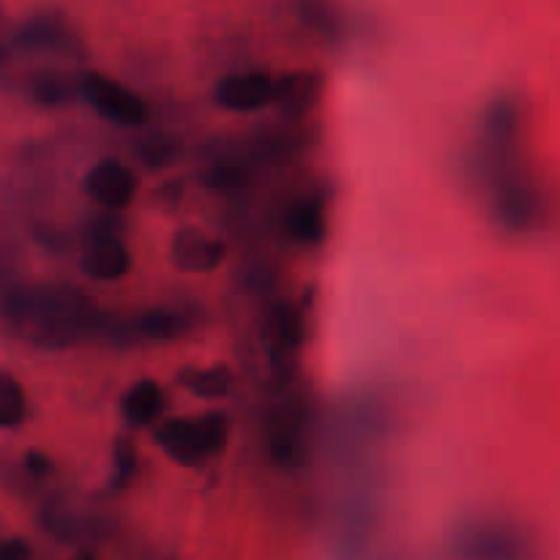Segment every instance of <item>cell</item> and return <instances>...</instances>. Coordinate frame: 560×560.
Wrapping results in <instances>:
<instances>
[{
  "instance_id": "cell-5",
  "label": "cell",
  "mask_w": 560,
  "mask_h": 560,
  "mask_svg": "<svg viewBox=\"0 0 560 560\" xmlns=\"http://www.w3.org/2000/svg\"><path fill=\"white\" fill-rule=\"evenodd\" d=\"M170 257H173L175 268L186 273H211L228 257V246L213 235L202 233L200 228H180L173 235V246H170Z\"/></svg>"
},
{
  "instance_id": "cell-20",
  "label": "cell",
  "mask_w": 560,
  "mask_h": 560,
  "mask_svg": "<svg viewBox=\"0 0 560 560\" xmlns=\"http://www.w3.org/2000/svg\"><path fill=\"white\" fill-rule=\"evenodd\" d=\"M22 42H25V47L58 49L60 42H63V33H60L58 22L36 20L33 25H27L25 31H22Z\"/></svg>"
},
{
  "instance_id": "cell-11",
  "label": "cell",
  "mask_w": 560,
  "mask_h": 560,
  "mask_svg": "<svg viewBox=\"0 0 560 560\" xmlns=\"http://www.w3.org/2000/svg\"><path fill=\"white\" fill-rule=\"evenodd\" d=\"M288 230L299 244L317 246L326 238V213L320 197H301L288 213Z\"/></svg>"
},
{
  "instance_id": "cell-19",
  "label": "cell",
  "mask_w": 560,
  "mask_h": 560,
  "mask_svg": "<svg viewBox=\"0 0 560 560\" xmlns=\"http://www.w3.org/2000/svg\"><path fill=\"white\" fill-rule=\"evenodd\" d=\"M140 159L148 167H167L178 159V148L170 137H148L140 145Z\"/></svg>"
},
{
  "instance_id": "cell-8",
  "label": "cell",
  "mask_w": 560,
  "mask_h": 560,
  "mask_svg": "<svg viewBox=\"0 0 560 560\" xmlns=\"http://www.w3.org/2000/svg\"><path fill=\"white\" fill-rule=\"evenodd\" d=\"M323 93L320 71H290L273 80L271 104H277L290 118H301L317 104Z\"/></svg>"
},
{
  "instance_id": "cell-4",
  "label": "cell",
  "mask_w": 560,
  "mask_h": 560,
  "mask_svg": "<svg viewBox=\"0 0 560 560\" xmlns=\"http://www.w3.org/2000/svg\"><path fill=\"white\" fill-rule=\"evenodd\" d=\"M80 268L93 282H115V279H124L131 271L129 246L113 230H96L93 238L85 244V249H82Z\"/></svg>"
},
{
  "instance_id": "cell-14",
  "label": "cell",
  "mask_w": 560,
  "mask_h": 560,
  "mask_svg": "<svg viewBox=\"0 0 560 560\" xmlns=\"http://www.w3.org/2000/svg\"><path fill=\"white\" fill-rule=\"evenodd\" d=\"M271 337H273V355L282 361V355L295 353L301 348V315L295 306L279 304L271 315Z\"/></svg>"
},
{
  "instance_id": "cell-17",
  "label": "cell",
  "mask_w": 560,
  "mask_h": 560,
  "mask_svg": "<svg viewBox=\"0 0 560 560\" xmlns=\"http://www.w3.org/2000/svg\"><path fill=\"white\" fill-rule=\"evenodd\" d=\"M197 432H200V441L206 446L208 457H217L228 448L230 441V419L222 413V410H208L200 419H195Z\"/></svg>"
},
{
  "instance_id": "cell-18",
  "label": "cell",
  "mask_w": 560,
  "mask_h": 560,
  "mask_svg": "<svg viewBox=\"0 0 560 560\" xmlns=\"http://www.w3.org/2000/svg\"><path fill=\"white\" fill-rule=\"evenodd\" d=\"M137 476V446L129 438L120 435L113 448V474H109V490L120 492L135 481Z\"/></svg>"
},
{
  "instance_id": "cell-1",
  "label": "cell",
  "mask_w": 560,
  "mask_h": 560,
  "mask_svg": "<svg viewBox=\"0 0 560 560\" xmlns=\"http://www.w3.org/2000/svg\"><path fill=\"white\" fill-rule=\"evenodd\" d=\"M14 326L38 348H66L96 323V304L74 288H38L16 293L9 304Z\"/></svg>"
},
{
  "instance_id": "cell-6",
  "label": "cell",
  "mask_w": 560,
  "mask_h": 560,
  "mask_svg": "<svg viewBox=\"0 0 560 560\" xmlns=\"http://www.w3.org/2000/svg\"><path fill=\"white\" fill-rule=\"evenodd\" d=\"M273 77L266 71H241V74H228L224 80L217 82V98L219 107L230 109V113H257L266 104H271Z\"/></svg>"
},
{
  "instance_id": "cell-12",
  "label": "cell",
  "mask_w": 560,
  "mask_h": 560,
  "mask_svg": "<svg viewBox=\"0 0 560 560\" xmlns=\"http://www.w3.org/2000/svg\"><path fill=\"white\" fill-rule=\"evenodd\" d=\"M178 383L200 399H222L233 388V370L228 364H213L206 370L186 366L178 372Z\"/></svg>"
},
{
  "instance_id": "cell-21",
  "label": "cell",
  "mask_w": 560,
  "mask_h": 560,
  "mask_svg": "<svg viewBox=\"0 0 560 560\" xmlns=\"http://www.w3.org/2000/svg\"><path fill=\"white\" fill-rule=\"evenodd\" d=\"M25 468L33 479H47L55 474V463L42 452H27L25 454Z\"/></svg>"
},
{
  "instance_id": "cell-9",
  "label": "cell",
  "mask_w": 560,
  "mask_h": 560,
  "mask_svg": "<svg viewBox=\"0 0 560 560\" xmlns=\"http://www.w3.org/2000/svg\"><path fill=\"white\" fill-rule=\"evenodd\" d=\"M167 410V397H164V388L159 386L151 377H142L137 381L129 392L120 399V416H124L126 424L131 430H142V427L156 424L159 419Z\"/></svg>"
},
{
  "instance_id": "cell-13",
  "label": "cell",
  "mask_w": 560,
  "mask_h": 560,
  "mask_svg": "<svg viewBox=\"0 0 560 560\" xmlns=\"http://www.w3.org/2000/svg\"><path fill=\"white\" fill-rule=\"evenodd\" d=\"M191 328L189 315L178 310H167V306H159V310H148L145 315H140L137 323V331L145 339H156V342H167V339L184 337Z\"/></svg>"
},
{
  "instance_id": "cell-2",
  "label": "cell",
  "mask_w": 560,
  "mask_h": 560,
  "mask_svg": "<svg viewBox=\"0 0 560 560\" xmlns=\"http://www.w3.org/2000/svg\"><path fill=\"white\" fill-rule=\"evenodd\" d=\"M77 93L96 109L102 118L118 126H142L148 120V107L131 88L109 80L98 71H82L77 77Z\"/></svg>"
},
{
  "instance_id": "cell-10",
  "label": "cell",
  "mask_w": 560,
  "mask_h": 560,
  "mask_svg": "<svg viewBox=\"0 0 560 560\" xmlns=\"http://www.w3.org/2000/svg\"><path fill=\"white\" fill-rule=\"evenodd\" d=\"M459 556L463 560H528V547L512 530H470L459 547Z\"/></svg>"
},
{
  "instance_id": "cell-7",
  "label": "cell",
  "mask_w": 560,
  "mask_h": 560,
  "mask_svg": "<svg viewBox=\"0 0 560 560\" xmlns=\"http://www.w3.org/2000/svg\"><path fill=\"white\" fill-rule=\"evenodd\" d=\"M153 441H156V446L162 448L173 463H178L180 468H200L208 459V452L206 446H202L197 424L189 419H167L164 424H159L156 432H153Z\"/></svg>"
},
{
  "instance_id": "cell-22",
  "label": "cell",
  "mask_w": 560,
  "mask_h": 560,
  "mask_svg": "<svg viewBox=\"0 0 560 560\" xmlns=\"http://www.w3.org/2000/svg\"><path fill=\"white\" fill-rule=\"evenodd\" d=\"M31 545L25 539H3L0 541V560H31Z\"/></svg>"
},
{
  "instance_id": "cell-3",
  "label": "cell",
  "mask_w": 560,
  "mask_h": 560,
  "mask_svg": "<svg viewBox=\"0 0 560 560\" xmlns=\"http://www.w3.org/2000/svg\"><path fill=\"white\" fill-rule=\"evenodd\" d=\"M82 189L104 211H126L135 202L137 175L120 159H102L88 170Z\"/></svg>"
},
{
  "instance_id": "cell-15",
  "label": "cell",
  "mask_w": 560,
  "mask_h": 560,
  "mask_svg": "<svg viewBox=\"0 0 560 560\" xmlns=\"http://www.w3.org/2000/svg\"><path fill=\"white\" fill-rule=\"evenodd\" d=\"M27 413L25 388L9 372H0V430L22 424Z\"/></svg>"
},
{
  "instance_id": "cell-23",
  "label": "cell",
  "mask_w": 560,
  "mask_h": 560,
  "mask_svg": "<svg viewBox=\"0 0 560 560\" xmlns=\"http://www.w3.org/2000/svg\"><path fill=\"white\" fill-rule=\"evenodd\" d=\"M77 560H96V558H93V556H80Z\"/></svg>"
},
{
  "instance_id": "cell-16",
  "label": "cell",
  "mask_w": 560,
  "mask_h": 560,
  "mask_svg": "<svg viewBox=\"0 0 560 560\" xmlns=\"http://www.w3.org/2000/svg\"><path fill=\"white\" fill-rule=\"evenodd\" d=\"M77 93V80H69L66 74L58 71H42V74L33 80V98L44 107H58L66 104Z\"/></svg>"
}]
</instances>
